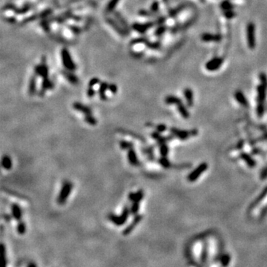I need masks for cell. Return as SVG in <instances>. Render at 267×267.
<instances>
[{
    "mask_svg": "<svg viewBox=\"0 0 267 267\" xmlns=\"http://www.w3.org/2000/svg\"><path fill=\"white\" fill-rule=\"evenodd\" d=\"M267 84L261 83L257 88L258 94V104H257V114L258 117H262L264 114V101L266 97Z\"/></svg>",
    "mask_w": 267,
    "mask_h": 267,
    "instance_id": "cell-1",
    "label": "cell"
},
{
    "mask_svg": "<svg viewBox=\"0 0 267 267\" xmlns=\"http://www.w3.org/2000/svg\"><path fill=\"white\" fill-rule=\"evenodd\" d=\"M130 214V207L128 205H125L120 215H116L115 214L110 213L108 215V218L115 225L117 226H122L127 222V220Z\"/></svg>",
    "mask_w": 267,
    "mask_h": 267,
    "instance_id": "cell-2",
    "label": "cell"
},
{
    "mask_svg": "<svg viewBox=\"0 0 267 267\" xmlns=\"http://www.w3.org/2000/svg\"><path fill=\"white\" fill-rule=\"evenodd\" d=\"M73 187V183L70 181H65L63 183L62 188L59 191V195H58L57 198V204L60 206H63L66 203L68 198L69 197L71 191H72Z\"/></svg>",
    "mask_w": 267,
    "mask_h": 267,
    "instance_id": "cell-3",
    "label": "cell"
},
{
    "mask_svg": "<svg viewBox=\"0 0 267 267\" xmlns=\"http://www.w3.org/2000/svg\"><path fill=\"white\" fill-rule=\"evenodd\" d=\"M246 41L248 47L253 50L256 46V30L253 22H249L246 26Z\"/></svg>",
    "mask_w": 267,
    "mask_h": 267,
    "instance_id": "cell-4",
    "label": "cell"
},
{
    "mask_svg": "<svg viewBox=\"0 0 267 267\" xmlns=\"http://www.w3.org/2000/svg\"><path fill=\"white\" fill-rule=\"evenodd\" d=\"M208 169V164L206 162H203L199 165L194 171L188 175L187 180L189 182H194L198 179V177Z\"/></svg>",
    "mask_w": 267,
    "mask_h": 267,
    "instance_id": "cell-5",
    "label": "cell"
},
{
    "mask_svg": "<svg viewBox=\"0 0 267 267\" xmlns=\"http://www.w3.org/2000/svg\"><path fill=\"white\" fill-rule=\"evenodd\" d=\"M223 59L222 57H214L208 61L205 65V68L208 71H215L221 67L223 63Z\"/></svg>",
    "mask_w": 267,
    "mask_h": 267,
    "instance_id": "cell-6",
    "label": "cell"
},
{
    "mask_svg": "<svg viewBox=\"0 0 267 267\" xmlns=\"http://www.w3.org/2000/svg\"><path fill=\"white\" fill-rule=\"evenodd\" d=\"M62 59H63L62 60H63L64 66H65V68H66L67 70L71 71H73L76 68L74 63L71 60L72 59L71 58L70 54H69L68 51L66 49L63 50V51H62Z\"/></svg>",
    "mask_w": 267,
    "mask_h": 267,
    "instance_id": "cell-7",
    "label": "cell"
},
{
    "mask_svg": "<svg viewBox=\"0 0 267 267\" xmlns=\"http://www.w3.org/2000/svg\"><path fill=\"white\" fill-rule=\"evenodd\" d=\"M142 220H143V215H141V214H137L136 215H134V218L133 221L131 222V223L129 224V225L123 231V235L125 236L130 235L131 232H132L133 230L134 229V228L136 227L137 224H138Z\"/></svg>",
    "mask_w": 267,
    "mask_h": 267,
    "instance_id": "cell-8",
    "label": "cell"
},
{
    "mask_svg": "<svg viewBox=\"0 0 267 267\" xmlns=\"http://www.w3.org/2000/svg\"><path fill=\"white\" fill-rule=\"evenodd\" d=\"M11 215L13 218L16 221L21 220L22 218V210L20 206L17 204H12L11 206Z\"/></svg>",
    "mask_w": 267,
    "mask_h": 267,
    "instance_id": "cell-9",
    "label": "cell"
},
{
    "mask_svg": "<svg viewBox=\"0 0 267 267\" xmlns=\"http://www.w3.org/2000/svg\"><path fill=\"white\" fill-rule=\"evenodd\" d=\"M127 157H128V160H129V162L131 166H137L140 164V161H139L138 157H137L136 151L134 149V148H131V149L128 150Z\"/></svg>",
    "mask_w": 267,
    "mask_h": 267,
    "instance_id": "cell-10",
    "label": "cell"
},
{
    "mask_svg": "<svg viewBox=\"0 0 267 267\" xmlns=\"http://www.w3.org/2000/svg\"><path fill=\"white\" fill-rule=\"evenodd\" d=\"M73 108L74 110H76L77 111H80L81 113L86 115H90L92 113V110L91 109L90 107L87 106L84 104L81 103V102H73Z\"/></svg>",
    "mask_w": 267,
    "mask_h": 267,
    "instance_id": "cell-11",
    "label": "cell"
},
{
    "mask_svg": "<svg viewBox=\"0 0 267 267\" xmlns=\"http://www.w3.org/2000/svg\"><path fill=\"white\" fill-rule=\"evenodd\" d=\"M220 39H221V37L218 34H209V33H204V34L201 35V40L205 42H219Z\"/></svg>",
    "mask_w": 267,
    "mask_h": 267,
    "instance_id": "cell-12",
    "label": "cell"
},
{
    "mask_svg": "<svg viewBox=\"0 0 267 267\" xmlns=\"http://www.w3.org/2000/svg\"><path fill=\"white\" fill-rule=\"evenodd\" d=\"M170 131H171V134H173L175 136L178 137L179 139H180V140H185V139L189 138V136L191 135V132L180 130V129H176V128H171Z\"/></svg>",
    "mask_w": 267,
    "mask_h": 267,
    "instance_id": "cell-13",
    "label": "cell"
},
{
    "mask_svg": "<svg viewBox=\"0 0 267 267\" xmlns=\"http://www.w3.org/2000/svg\"><path fill=\"white\" fill-rule=\"evenodd\" d=\"M235 98L236 99V100L241 104V105L246 106V107H247V106L249 105L247 99L246 98V96H244V94H243V93L241 91H237L235 92Z\"/></svg>",
    "mask_w": 267,
    "mask_h": 267,
    "instance_id": "cell-14",
    "label": "cell"
},
{
    "mask_svg": "<svg viewBox=\"0 0 267 267\" xmlns=\"http://www.w3.org/2000/svg\"><path fill=\"white\" fill-rule=\"evenodd\" d=\"M183 94H184L188 105L192 106L193 102H194V96H193V92L191 89L189 88H185L184 91H183Z\"/></svg>",
    "mask_w": 267,
    "mask_h": 267,
    "instance_id": "cell-15",
    "label": "cell"
},
{
    "mask_svg": "<svg viewBox=\"0 0 267 267\" xmlns=\"http://www.w3.org/2000/svg\"><path fill=\"white\" fill-rule=\"evenodd\" d=\"M1 164L3 169H5V170H11L13 166L12 160H11V158L8 155H5L2 157Z\"/></svg>",
    "mask_w": 267,
    "mask_h": 267,
    "instance_id": "cell-16",
    "label": "cell"
},
{
    "mask_svg": "<svg viewBox=\"0 0 267 267\" xmlns=\"http://www.w3.org/2000/svg\"><path fill=\"white\" fill-rule=\"evenodd\" d=\"M241 157L244 160L246 163L249 166V167L254 168L255 166L256 165V162L252 159V157L250 155H249L248 154H246V153H242L241 154Z\"/></svg>",
    "mask_w": 267,
    "mask_h": 267,
    "instance_id": "cell-17",
    "label": "cell"
},
{
    "mask_svg": "<svg viewBox=\"0 0 267 267\" xmlns=\"http://www.w3.org/2000/svg\"><path fill=\"white\" fill-rule=\"evenodd\" d=\"M118 131H119V133L123 134H128V135H130L131 137H134V138L137 139V140L143 141V142H146V140H145V139L143 138L142 136H140V135L137 134V133H134L132 131H129V130H125V129H118Z\"/></svg>",
    "mask_w": 267,
    "mask_h": 267,
    "instance_id": "cell-18",
    "label": "cell"
},
{
    "mask_svg": "<svg viewBox=\"0 0 267 267\" xmlns=\"http://www.w3.org/2000/svg\"><path fill=\"white\" fill-rule=\"evenodd\" d=\"M119 145L122 150H129L131 148H134V144L133 142L125 140H121L119 141Z\"/></svg>",
    "mask_w": 267,
    "mask_h": 267,
    "instance_id": "cell-19",
    "label": "cell"
},
{
    "mask_svg": "<svg viewBox=\"0 0 267 267\" xmlns=\"http://www.w3.org/2000/svg\"><path fill=\"white\" fill-rule=\"evenodd\" d=\"M165 102L166 104H169V105L174 104V105H177L178 104L181 103L182 100L179 97H177V96L170 95V96H167L165 98Z\"/></svg>",
    "mask_w": 267,
    "mask_h": 267,
    "instance_id": "cell-20",
    "label": "cell"
},
{
    "mask_svg": "<svg viewBox=\"0 0 267 267\" xmlns=\"http://www.w3.org/2000/svg\"><path fill=\"white\" fill-rule=\"evenodd\" d=\"M177 110L179 111V113L180 114V115L183 117V118H185V119H188V118L189 117V111H188L187 108H185V106L183 105V103H180L177 105Z\"/></svg>",
    "mask_w": 267,
    "mask_h": 267,
    "instance_id": "cell-21",
    "label": "cell"
},
{
    "mask_svg": "<svg viewBox=\"0 0 267 267\" xmlns=\"http://www.w3.org/2000/svg\"><path fill=\"white\" fill-rule=\"evenodd\" d=\"M16 232L19 235H24L26 232V222L22 221V220H19L17 223L16 226Z\"/></svg>",
    "mask_w": 267,
    "mask_h": 267,
    "instance_id": "cell-22",
    "label": "cell"
},
{
    "mask_svg": "<svg viewBox=\"0 0 267 267\" xmlns=\"http://www.w3.org/2000/svg\"><path fill=\"white\" fill-rule=\"evenodd\" d=\"M84 121L91 125H96L97 124V120H96V119L94 116L91 115V114L85 115Z\"/></svg>",
    "mask_w": 267,
    "mask_h": 267,
    "instance_id": "cell-23",
    "label": "cell"
},
{
    "mask_svg": "<svg viewBox=\"0 0 267 267\" xmlns=\"http://www.w3.org/2000/svg\"><path fill=\"white\" fill-rule=\"evenodd\" d=\"M158 162H159L160 165H161V166H162L164 169H169L171 166V162H170L169 159L167 158V157L162 156V157H160L159 160H158Z\"/></svg>",
    "mask_w": 267,
    "mask_h": 267,
    "instance_id": "cell-24",
    "label": "cell"
},
{
    "mask_svg": "<svg viewBox=\"0 0 267 267\" xmlns=\"http://www.w3.org/2000/svg\"><path fill=\"white\" fill-rule=\"evenodd\" d=\"M139 210H140V203L138 202H132V204L130 206V212L132 215H136L138 214Z\"/></svg>",
    "mask_w": 267,
    "mask_h": 267,
    "instance_id": "cell-25",
    "label": "cell"
},
{
    "mask_svg": "<svg viewBox=\"0 0 267 267\" xmlns=\"http://www.w3.org/2000/svg\"><path fill=\"white\" fill-rule=\"evenodd\" d=\"M159 151H160V154H161V156L167 157L169 152V148L166 143H162V144H160Z\"/></svg>",
    "mask_w": 267,
    "mask_h": 267,
    "instance_id": "cell-26",
    "label": "cell"
},
{
    "mask_svg": "<svg viewBox=\"0 0 267 267\" xmlns=\"http://www.w3.org/2000/svg\"><path fill=\"white\" fill-rule=\"evenodd\" d=\"M230 260H231V257L229 254H224L222 255L220 258V263H221L222 266H226L229 264Z\"/></svg>",
    "mask_w": 267,
    "mask_h": 267,
    "instance_id": "cell-27",
    "label": "cell"
},
{
    "mask_svg": "<svg viewBox=\"0 0 267 267\" xmlns=\"http://www.w3.org/2000/svg\"><path fill=\"white\" fill-rule=\"evenodd\" d=\"M143 198H144V191H143L142 189H140V190L137 191V192H135L134 202L140 203L141 200H143Z\"/></svg>",
    "mask_w": 267,
    "mask_h": 267,
    "instance_id": "cell-28",
    "label": "cell"
},
{
    "mask_svg": "<svg viewBox=\"0 0 267 267\" xmlns=\"http://www.w3.org/2000/svg\"><path fill=\"white\" fill-rule=\"evenodd\" d=\"M220 7H221V8L223 11L233 9V5H232L231 1H229V0H226V1L222 2L221 5H220Z\"/></svg>",
    "mask_w": 267,
    "mask_h": 267,
    "instance_id": "cell-29",
    "label": "cell"
},
{
    "mask_svg": "<svg viewBox=\"0 0 267 267\" xmlns=\"http://www.w3.org/2000/svg\"><path fill=\"white\" fill-rule=\"evenodd\" d=\"M266 196H267V187L265 188L264 190L263 191V192L260 194V196L257 198L256 201L254 203V206H256V205H258L259 203H260L261 200H264L265 197H266Z\"/></svg>",
    "mask_w": 267,
    "mask_h": 267,
    "instance_id": "cell-30",
    "label": "cell"
},
{
    "mask_svg": "<svg viewBox=\"0 0 267 267\" xmlns=\"http://www.w3.org/2000/svg\"><path fill=\"white\" fill-rule=\"evenodd\" d=\"M224 12V16H225L227 19H232L236 16V13L233 11V9L232 10H227V11H223Z\"/></svg>",
    "mask_w": 267,
    "mask_h": 267,
    "instance_id": "cell-31",
    "label": "cell"
},
{
    "mask_svg": "<svg viewBox=\"0 0 267 267\" xmlns=\"http://www.w3.org/2000/svg\"><path fill=\"white\" fill-rule=\"evenodd\" d=\"M2 247V254L4 262H5V266L7 265V258H6V248H5V246L4 245V243L1 244Z\"/></svg>",
    "mask_w": 267,
    "mask_h": 267,
    "instance_id": "cell-32",
    "label": "cell"
},
{
    "mask_svg": "<svg viewBox=\"0 0 267 267\" xmlns=\"http://www.w3.org/2000/svg\"><path fill=\"white\" fill-rule=\"evenodd\" d=\"M167 129V126L165 124H159L156 126V130L160 133L165 132Z\"/></svg>",
    "mask_w": 267,
    "mask_h": 267,
    "instance_id": "cell-33",
    "label": "cell"
},
{
    "mask_svg": "<svg viewBox=\"0 0 267 267\" xmlns=\"http://www.w3.org/2000/svg\"><path fill=\"white\" fill-rule=\"evenodd\" d=\"M151 137H152V139H154V140H156L157 141L160 137H161V135H160V132H158V131H154V132L151 134Z\"/></svg>",
    "mask_w": 267,
    "mask_h": 267,
    "instance_id": "cell-34",
    "label": "cell"
},
{
    "mask_svg": "<svg viewBox=\"0 0 267 267\" xmlns=\"http://www.w3.org/2000/svg\"><path fill=\"white\" fill-rule=\"evenodd\" d=\"M2 218H4V220H5L6 222H10V221H11V218H12L13 217H12V215H10V214L6 213V214H3Z\"/></svg>",
    "mask_w": 267,
    "mask_h": 267,
    "instance_id": "cell-35",
    "label": "cell"
},
{
    "mask_svg": "<svg viewBox=\"0 0 267 267\" xmlns=\"http://www.w3.org/2000/svg\"><path fill=\"white\" fill-rule=\"evenodd\" d=\"M134 192H130L129 194V196H128V199H129V201H131V202H134Z\"/></svg>",
    "mask_w": 267,
    "mask_h": 267,
    "instance_id": "cell-36",
    "label": "cell"
},
{
    "mask_svg": "<svg viewBox=\"0 0 267 267\" xmlns=\"http://www.w3.org/2000/svg\"><path fill=\"white\" fill-rule=\"evenodd\" d=\"M36 265L35 264H29L28 265V266H36Z\"/></svg>",
    "mask_w": 267,
    "mask_h": 267,
    "instance_id": "cell-37",
    "label": "cell"
}]
</instances>
